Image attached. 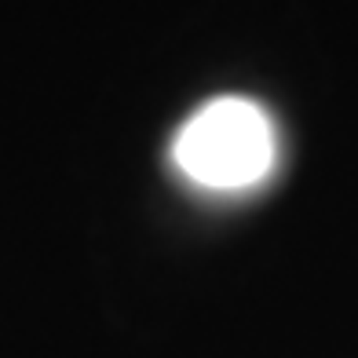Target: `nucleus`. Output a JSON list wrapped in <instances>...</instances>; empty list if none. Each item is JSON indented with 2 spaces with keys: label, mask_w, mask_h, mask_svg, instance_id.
<instances>
[{
  "label": "nucleus",
  "mask_w": 358,
  "mask_h": 358,
  "mask_svg": "<svg viewBox=\"0 0 358 358\" xmlns=\"http://www.w3.org/2000/svg\"><path fill=\"white\" fill-rule=\"evenodd\" d=\"M176 165L201 187L238 190L259 183L274 165V132L267 113L249 99L223 95L183 124L172 146Z\"/></svg>",
  "instance_id": "obj_1"
}]
</instances>
